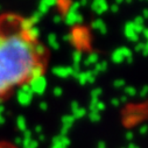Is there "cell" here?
Listing matches in <instances>:
<instances>
[{
  "label": "cell",
  "instance_id": "cell-2",
  "mask_svg": "<svg viewBox=\"0 0 148 148\" xmlns=\"http://www.w3.org/2000/svg\"><path fill=\"white\" fill-rule=\"evenodd\" d=\"M0 148H14L12 146H5V145H0Z\"/></svg>",
  "mask_w": 148,
  "mask_h": 148
},
{
  "label": "cell",
  "instance_id": "cell-1",
  "mask_svg": "<svg viewBox=\"0 0 148 148\" xmlns=\"http://www.w3.org/2000/svg\"><path fill=\"white\" fill-rule=\"evenodd\" d=\"M48 51L30 20L8 14L0 19V98L46 72Z\"/></svg>",
  "mask_w": 148,
  "mask_h": 148
}]
</instances>
